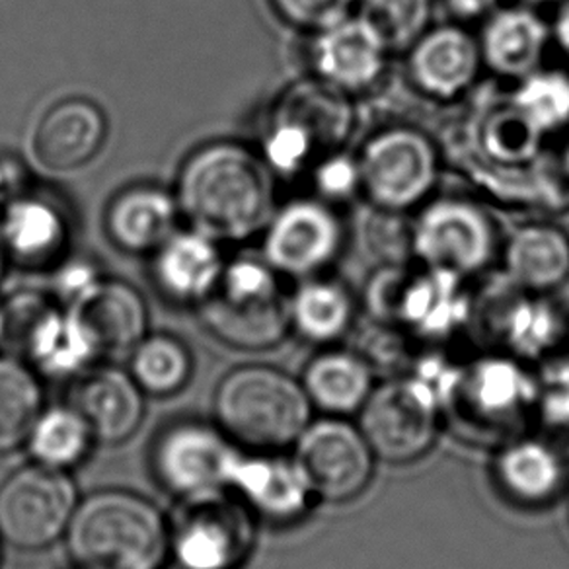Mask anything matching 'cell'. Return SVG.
<instances>
[{
    "label": "cell",
    "instance_id": "obj_1",
    "mask_svg": "<svg viewBox=\"0 0 569 569\" xmlns=\"http://www.w3.org/2000/svg\"><path fill=\"white\" fill-rule=\"evenodd\" d=\"M178 186L180 209L207 237L250 238L273 213L268 167L238 144L217 142L196 152Z\"/></svg>",
    "mask_w": 569,
    "mask_h": 569
},
{
    "label": "cell",
    "instance_id": "obj_2",
    "mask_svg": "<svg viewBox=\"0 0 569 569\" xmlns=\"http://www.w3.org/2000/svg\"><path fill=\"white\" fill-rule=\"evenodd\" d=\"M67 548L79 569H160L170 553V527L141 496L98 491L74 509Z\"/></svg>",
    "mask_w": 569,
    "mask_h": 569
},
{
    "label": "cell",
    "instance_id": "obj_3",
    "mask_svg": "<svg viewBox=\"0 0 569 569\" xmlns=\"http://www.w3.org/2000/svg\"><path fill=\"white\" fill-rule=\"evenodd\" d=\"M214 416L232 443L276 452L299 441L310 426L312 403L301 382L271 367L229 372L214 395Z\"/></svg>",
    "mask_w": 569,
    "mask_h": 569
},
{
    "label": "cell",
    "instance_id": "obj_4",
    "mask_svg": "<svg viewBox=\"0 0 569 569\" xmlns=\"http://www.w3.org/2000/svg\"><path fill=\"white\" fill-rule=\"evenodd\" d=\"M199 307L201 320L217 340L246 351L276 348L291 326V309L273 268L260 261H232Z\"/></svg>",
    "mask_w": 569,
    "mask_h": 569
},
{
    "label": "cell",
    "instance_id": "obj_5",
    "mask_svg": "<svg viewBox=\"0 0 569 569\" xmlns=\"http://www.w3.org/2000/svg\"><path fill=\"white\" fill-rule=\"evenodd\" d=\"M359 429L377 459L416 462L431 451L439 433L436 392L423 380H388L359 410Z\"/></svg>",
    "mask_w": 569,
    "mask_h": 569
},
{
    "label": "cell",
    "instance_id": "obj_6",
    "mask_svg": "<svg viewBox=\"0 0 569 569\" xmlns=\"http://www.w3.org/2000/svg\"><path fill=\"white\" fill-rule=\"evenodd\" d=\"M77 488L63 470L26 467L0 488V537L20 550H41L67 532Z\"/></svg>",
    "mask_w": 569,
    "mask_h": 569
},
{
    "label": "cell",
    "instance_id": "obj_7",
    "mask_svg": "<svg viewBox=\"0 0 569 569\" xmlns=\"http://www.w3.org/2000/svg\"><path fill=\"white\" fill-rule=\"evenodd\" d=\"M252 545L248 509L224 493L183 501L170 527V553L180 569H238Z\"/></svg>",
    "mask_w": 569,
    "mask_h": 569
},
{
    "label": "cell",
    "instance_id": "obj_8",
    "mask_svg": "<svg viewBox=\"0 0 569 569\" xmlns=\"http://www.w3.org/2000/svg\"><path fill=\"white\" fill-rule=\"evenodd\" d=\"M357 164L365 193L390 211L418 206L433 190L439 172L433 142L410 127L372 137Z\"/></svg>",
    "mask_w": 569,
    "mask_h": 569
},
{
    "label": "cell",
    "instance_id": "obj_9",
    "mask_svg": "<svg viewBox=\"0 0 569 569\" xmlns=\"http://www.w3.org/2000/svg\"><path fill=\"white\" fill-rule=\"evenodd\" d=\"M295 465L318 498L346 503L371 483L375 452L359 426L340 418L310 423L297 441Z\"/></svg>",
    "mask_w": 569,
    "mask_h": 569
},
{
    "label": "cell",
    "instance_id": "obj_10",
    "mask_svg": "<svg viewBox=\"0 0 569 569\" xmlns=\"http://www.w3.org/2000/svg\"><path fill=\"white\" fill-rule=\"evenodd\" d=\"M240 455L221 427L183 421L168 427L154 445L152 465L160 483L176 498L199 499L230 488Z\"/></svg>",
    "mask_w": 569,
    "mask_h": 569
},
{
    "label": "cell",
    "instance_id": "obj_11",
    "mask_svg": "<svg viewBox=\"0 0 569 569\" xmlns=\"http://www.w3.org/2000/svg\"><path fill=\"white\" fill-rule=\"evenodd\" d=\"M413 250L427 268L465 277L486 268L496 252L490 219L472 203L445 199L419 214Z\"/></svg>",
    "mask_w": 569,
    "mask_h": 569
},
{
    "label": "cell",
    "instance_id": "obj_12",
    "mask_svg": "<svg viewBox=\"0 0 569 569\" xmlns=\"http://www.w3.org/2000/svg\"><path fill=\"white\" fill-rule=\"evenodd\" d=\"M341 227L336 214L317 201H297L271 221L266 237L269 266L287 276H312L336 258Z\"/></svg>",
    "mask_w": 569,
    "mask_h": 569
},
{
    "label": "cell",
    "instance_id": "obj_13",
    "mask_svg": "<svg viewBox=\"0 0 569 569\" xmlns=\"http://www.w3.org/2000/svg\"><path fill=\"white\" fill-rule=\"evenodd\" d=\"M96 356H118L144 338L149 317L141 295L121 281H98L88 284L71 301L69 310Z\"/></svg>",
    "mask_w": 569,
    "mask_h": 569
},
{
    "label": "cell",
    "instance_id": "obj_14",
    "mask_svg": "<svg viewBox=\"0 0 569 569\" xmlns=\"http://www.w3.org/2000/svg\"><path fill=\"white\" fill-rule=\"evenodd\" d=\"M106 137V116L96 103L64 100L49 108L36 126L33 157L51 172H72L98 157Z\"/></svg>",
    "mask_w": 569,
    "mask_h": 569
},
{
    "label": "cell",
    "instance_id": "obj_15",
    "mask_svg": "<svg viewBox=\"0 0 569 569\" xmlns=\"http://www.w3.org/2000/svg\"><path fill=\"white\" fill-rule=\"evenodd\" d=\"M410 49L413 84L439 100H451L472 87L483 64L480 41L457 26L427 30Z\"/></svg>",
    "mask_w": 569,
    "mask_h": 569
},
{
    "label": "cell",
    "instance_id": "obj_16",
    "mask_svg": "<svg viewBox=\"0 0 569 569\" xmlns=\"http://www.w3.org/2000/svg\"><path fill=\"white\" fill-rule=\"evenodd\" d=\"M142 390L131 375L103 367L87 372L72 390L71 406L87 419L94 439L118 445L127 441L142 421Z\"/></svg>",
    "mask_w": 569,
    "mask_h": 569
},
{
    "label": "cell",
    "instance_id": "obj_17",
    "mask_svg": "<svg viewBox=\"0 0 569 569\" xmlns=\"http://www.w3.org/2000/svg\"><path fill=\"white\" fill-rule=\"evenodd\" d=\"M387 53L379 36L356 14L318 32L315 67L328 84L357 92L379 79Z\"/></svg>",
    "mask_w": 569,
    "mask_h": 569
},
{
    "label": "cell",
    "instance_id": "obj_18",
    "mask_svg": "<svg viewBox=\"0 0 569 569\" xmlns=\"http://www.w3.org/2000/svg\"><path fill=\"white\" fill-rule=\"evenodd\" d=\"M230 488L237 490L246 507L271 521H293L307 509L312 493L301 470L289 460L269 457H238Z\"/></svg>",
    "mask_w": 569,
    "mask_h": 569
},
{
    "label": "cell",
    "instance_id": "obj_19",
    "mask_svg": "<svg viewBox=\"0 0 569 569\" xmlns=\"http://www.w3.org/2000/svg\"><path fill=\"white\" fill-rule=\"evenodd\" d=\"M9 317L17 318L18 338L38 371L48 377H71L82 371L96 357L92 343L80 330L77 320L67 312L53 309L33 310L26 318L22 310Z\"/></svg>",
    "mask_w": 569,
    "mask_h": 569
},
{
    "label": "cell",
    "instance_id": "obj_20",
    "mask_svg": "<svg viewBox=\"0 0 569 569\" xmlns=\"http://www.w3.org/2000/svg\"><path fill=\"white\" fill-rule=\"evenodd\" d=\"M178 206L167 191L139 186L111 201L106 229L119 250L147 253L159 250L172 237Z\"/></svg>",
    "mask_w": 569,
    "mask_h": 569
},
{
    "label": "cell",
    "instance_id": "obj_21",
    "mask_svg": "<svg viewBox=\"0 0 569 569\" xmlns=\"http://www.w3.org/2000/svg\"><path fill=\"white\" fill-rule=\"evenodd\" d=\"M222 269L221 253L203 232L172 234L154 261L160 291L178 302L201 305L221 279Z\"/></svg>",
    "mask_w": 569,
    "mask_h": 569
},
{
    "label": "cell",
    "instance_id": "obj_22",
    "mask_svg": "<svg viewBox=\"0 0 569 569\" xmlns=\"http://www.w3.org/2000/svg\"><path fill=\"white\" fill-rule=\"evenodd\" d=\"M548 43V26L527 9L499 10L483 28L480 51L491 71L519 79L538 71Z\"/></svg>",
    "mask_w": 569,
    "mask_h": 569
},
{
    "label": "cell",
    "instance_id": "obj_23",
    "mask_svg": "<svg viewBox=\"0 0 569 569\" xmlns=\"http://www.w3.org/2000/svg\"><path fill=\"white\" fill-rule=\"evenodd\" d=\"M493 475L499 490L513 503L542 507L553 501L566 482V468L552 447L522 439L499 452Z\"/></svg>",
    "mask_w": 569,
    "mask_h": 569
},
{
    "label": "cell",
    "instance_id": "obj_24",
    "mask_svg": "<svg viewBox=\"0 0 569 569\" xmlns=\"http://www.w3.org/2000/svg\"><path fill=\"white\" fill-rule=\"evenodd\" d=\"M302 388L310 403L330 416L359 413L372 392L371 367L351 351H325L307 365Z\"/></svg>",
    "mask_w": 569,
    "mask_h": 569
},
{
    "label": "cell",
    "instance_id": "obj_25",
    "mask_svg": "<svg viewBox=\"0 0 569 569\" xmlns=\"http://www.w3.org/2000/svg\"><path fill=\"white\" fill-rule=\"evenodd\" d=\"M506 268L511 281L527 291L556 289L569 276V237L548 224L522 227L507 244Z\"/></svg>",
    "mask_w": 569,
    "mask_h": 569
},
{
    "label": "cell",
    "instance_id": "obj_26",
    "mask_svg": "<svg viewBox=\"0 0 569 569\" xmlns=\"http://www.w3.org/2000/svg\"><path fill=\"white\" fill-rule=\"evenodd\" d=\"M67 229L53 206L40 199L14 201L2 221V240L10 253L28 266L56 260L63 248Z\"/></svg>",
    "mask_w": 569,
    "mask_h": 569
},
{
    "label": "cell",
    "instance_id": "obj_27",
    "mask_svg": "<svg viewBox=\"0 0 569 569\" xmlns=\"http://www.w3.org/2000/svg\"><path fill=\"white\" fill-rule=\"evenodd\" d=\"M465 277L445 269H431L403 289L400 317L423 332H441L457 325L467 312L460 291Z\"/></svg>",
    "mask_w": 569,
    "mask_h": 569
},
{
    "label": "cell",
    "instance_id": "obj_28",
    "mask_svg": "<svg viewBox=\"0 0 569 569\" xmlns=\"http://www.w3.org/2000/svg\"><path fill=\"white\" fill-rule=\"evenodd\" d=\"M92 439L87 419L72 406H59L41 411L26 443L38 465L64 470L87 457Z\"/></svg>",
    "mask_w": 569,
    "mask_h": 569
},
{
    "label": "cell",
    "instance_id": "obj_29",
    "mask_svg": "<svg viewBox=\"0 0 569 569\" xmlns=\"http://www.w3.org/2000/svg\"><path fill=\"white\" fill-rule=\"evenodd\" d=\"M40 382L26 365L0 357V455L28 441L41 413Z\"/></svg>",
    "mask_w": 569,
    "mask_h": 569
},
{
    "label": "cell",
    "instance_id": "obj_30",
    "mask_svg": "<svg viewBox=\"0 0 569 569\" xmlns=\"http://www.w3.org/2000/svg\"><path fill=\"white\" fill-rule=\"evenodd\" d=\"M291 325L305 340L330 343L348 332L353 305L340 284L310 281L291 302Z\"/></svg>",
    "mask_w": 569,
    "mask_h": 569
},
{
    "label": "cell",
    "instance_id": "obj_31",
    "mask_svg": "<svg viewBox=\"0 0 569 569\" xmlns=\"http://www.w3.org/2000/svg\"><path fill=\"white\" fill-rule=\"evenodd\" d=\"M131 377L142 392L152 396L176 395L190 380V351L182 341L170 336L142 338L134 348Z\"/></svg>",
    "mask_w": 569,
    "mask_h": 569
},
{
    "label": "cell",
    "instance_id": "obj_32",
    "mask_svg": "<svg viewBox=\"0 0 569 569\" xmlns=\"http://www.w3.org/2000/svg\"><path fill=\"white\" fill-rule=\"evenodd\" d=\"M513 110L540 137L568 126V74L558 71H535L525 77L515 92Z\"/></svg>",
    "mask_w": 569,
    "mask_h": 569
},
{
    "label": "cell",
    "instance_id": "obj_33",
    "mask_svg": "<svg viewBox=\"0 0 569 569\" xmlns=\"http://www.w3.org/2000/svg\"><path fill=\"white\" fill-rule=\"evenodd\" d=\"M468 375L470 377L465 388L470 402L475 403L472 411H480V418L493 413L496 419L501 418L509 411L519 410L537 396L521 371L507 361H486Z\"/></svg>",
    "mask_w": 569,
    "mask_h": 569
},
{
    "label": "cell",
    "instance_id": "obj_34",
    "mask_svg": "<svg viewBox=\"0 0 569 569\" xmlns=\"http://www.w3.org/2000/svg\"><path fill=\"white\" fill-rule=\"evenodd\" d=\"M357 17L379 36L388 51L411 48L427 32L431 0H357Z\"/></svg>",
    "mask_w": 569,
    "mask_h": 569
},
{
    "label": "cell",
    "instance_id": "obj_35",
    "mask_svg": "<svg viewBox=\"0 0 569 569\" xmlns=\"http://www.w3.org/2000/svg\"><path fill=\"white\" fill-rule=\"evenodd\" d=\"M558 318L552 307L537 299L515 302L503 317L507 341L521 353H538L552 343L558 333Z\"/></svg>",
    "mask_w": 569,
    "mask_h": 569
},
{
    "label": "cell",
    "instance_id": "obj_36",
    "mask_svg": "<svg viewBox=\"0 0 569 569\" xmlns=\"http://www.w3.org/2000/svg\"><path fill=\"white\" fill-rule=\"evenodd\" d=\"M312 147L315 137L309 123L305 119L283 118L266 139V157L279 172H297L305 167Z\"/></svg>",
    "mask_w": 569,
    "mask_h": 569
},
{
    "label": "cell",
    "instance_id": "obj_37",
    "mask_svg": "<svg viewBox=\"0 0 569 569\" xmlns=\"http://www.w3.org/2000/svg\"><path fill=\"white\" fill-rule=\"evenodd\" d=\"M357 0H271L277 14L299 30L322 32L351 17Z\"/></svg>",
    "mask_w": 569,
    "mask_h": 569
},
{
    "label": "cell",
    "instance_id": "obj_38",
    "mask_svg": "<svg viewBox=\"0 0 569 569\" xmlns=\"http://www.w3.org/2000/svg\"><path fill=\"white\" fill-rule=\"evenodd\" d=\"M537 400L548 423L569 427V359L556 361L546 369Z\"/></svg>",
    "mask_w": 569,
    "mask_h": 569
},
{
    "label": "cell",
    "instance_id": "obj_39",
    "mask_svg": "<svg viewBox=\"0 0 569 569\" xmlns=\"http://www.w3.org/2000/svg\"><path fill=\"white\" fill-rule=\"evenodd\" d=\"M318 190L326 198L343 199L361 186L359 164L348 157H332L317 170Z\"/></svg>",
    "mask_w": 569,
    "mask_h": 569
},
{
    "label": "cell",
    "instance_id": "obj_40",
    "mask_svg": "<svg viewBox=\"0 0 569 569\" xmlns=\"http://www.w3.org/2000/svg\"><path fill=\"white\" fill-rule=\"evenodd\" d=\"M96 277L92 273V269L87 268V266H74V268H69L64 271L63 276H61V289H63L64 297H69V299H74L80 291H84L88 284L94 283Z\"/></svg>",
    "mask_w": 569,
    "mask_h": 569
},
{
    "label": "cell",
    "instance_id": "obj_41",
    "mask_svg": "<svg viewBox=\"0 0 569 569\" xmlns=\"http://www.w3.org/2000/svg\"><path fill=\"white\" fill-rule=\"evenodd\" d=\"M498 0H447V7L460 20H476L490 14Z\"/></svg>",
    "mask_w": 569,
    "mask_h": 569
},
{
    "label": "cell",
    "instance_id": "obj_42",
    "mask_svg": "<svg viewBox=\"0 0 569 569\" xmlns=\"http://www.w3.org/2000/svg\"><path fill=\"white\" fill-rule=\"evenodd\" d=\"M553 36L560 43V48L569 56V2L561 9L560 17L553 24Z\"/></svg>",
    "mask_w": 569,
    "mask_h": 569
},
{
    "label": "cell",
    "instance_id": "obj_43",
    "mask_svg": "<svg viewBox=\"0 0 569 569\" xmlns=\"http://www.w3.org/2000/svg\"><path fill=\"white\" fill-rule=\"evenodd\" d=\"M9 330V320H7V310L0 309V340L7 336Z\"/></svg>",
    "mask_w": 569,
    "mask_h": 569
},
{
    "label": "cell",
    "instance_id": "obj_44",
    "mask_svg": "<svg viewBox=\"0 0 569 569\" xmlns=\"http://www.w3.org/2000/svg\"><path fill=\"white\" fill-rule=\"evenodd\" d=\"M527 2H535V4H550V2H560V0H527Z\"/></svg>",
    "mask_w": 569,
    "mask_h": 569
},
{
    "label": "cell",
    "instance_id": "obj_45",
    "mask_svg": "<svg viewBox=\"0 0 569 569\" xmlns=\"http://www.w3.org/2000/svg\"><path fill=\"white\" fill-rule=\"evenodd\" d=\"M568 517H569V498H568Z\"/></svg>",
    "mask_w": 569,
    "mask_h": 569
},
{
    "label": "cell",
    "instance_id": "obj_46",
    "mask_svg": "<svg viewBox=\"0 0 569 569\" xmlns=\"http://www.w3.org/2000/svg\"><path fill=\"white\" fill-rule=\"evenodd\" d=\"M568 168H569V152H568Z\"/></svg>",
    "mask_w": 569,
    "mask_h": 569
}]
</instances>
